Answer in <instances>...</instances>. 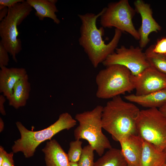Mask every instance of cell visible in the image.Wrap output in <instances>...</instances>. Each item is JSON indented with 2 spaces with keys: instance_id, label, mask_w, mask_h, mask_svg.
Segmentation results:
<instances>
[{
  "instance_id": "7",
  "label": "cell",
  "mask_w": 166,
  "mask_h": 166,
  "mask_svg": "<svg viewBox=\"0 0 166 166\" xmlns=\"http://www.w3.org/2000/svg\"><path fill=\"white\" fill-rule=\"evenodd\" d=\"M136 128L144 140L166 152V117L158 108L140 110Z\"/></svg>"
},
{
  "instance_id": "20",
  "label": "cell",
  "mask_w": 166,
  "mask_h": 166,
  "mask_svg": "<svg viewBox=\"0 0 166 166\" xmlns=\"http://www.w3.org/2000/svg\"><path fill=\"white\" fill-rule=\"evenodd\" d=\"M153 46L151 45L144 52L150 66L166 75V55L154 53Z\"/></svg>"
},
{
  "instance_id": "30",
  "label": "cell",
  "mask_w": 166,
  "mask_h": 166,
  "mask_svg": "<svg viewBox=\"0 0 166 166\" xmlns=\"http://www.w3.org/2000/svg\"><path fill=\"white\" fill-rule=\"evenodd\" d=\"M4 127V123L2 119L0 118V132L3 131Z\"/></svg>"
},
{
  "instance_id": "32",
  "label": "cell",
  "mask_w": 166,
  "mask_h": 166,
  "mask_svg": "<svg viewBox=\"0 0 166 166\" xmlns=\"http://www.w3.org/2000/svg\"><path fill=\"white\" fill-rule=\"evenodd\" d=\"M162 166H166V163H165Z\"/></svg>"
},
{
  "instance_id": "28",
  "label": "cell",
  "mask_w": 166,
  "mask_h": 166,
  "mask_svg": "<svg viewBox=\"0 0 166 166\" xmlns=\"http://www.w3.org/2000/svg\"><path fill=\"white\" fill-rule=\"evenodd\" d=\"M9 8L2 5H0V21L4 19L7 15Z\"/></svg>"
},
{
  "instance_id": "6",
  "label": "cell",
  "mask_w": 166,
  "mask_h": 166,
  "mask_svg": "<svg viewBox=\"0 0 166 166\" xmlns=\"http://www.w3.org/2000/svg\"><path fill=\"white\" fill-rule=\"evenodd\" d=\"M32 10V7L25 0L9 8L7 16L0 22V41L16 62V56L22 49L21 40L18 37L17 27Z\"/></svg>"
},
{
  "instance_id": "15",
  "label": "cell",
  "mask_w": 166,
  "mask_h": 166,
  "mask_svg": "<svg viewBox=\"0 0 166 166\" xmlns=\"http://www.w3.org/2000/svg\"><path fill=\"white\" fill-rule=\"evenodd\" d=\"M124 98L130 102L144 107L158 109L166 103V88L145 95L131 94L125 96Z\"/></svg>"
},
{
  "instance_id": "25",
  "label": "cell",
  "mask_w": 166,
  "mask_h": 166,
  "mask_svg": "<svg viewBox=\"0 0 166 166\" xmlns=\"http://www.w3.org/2000/svg\"><path fill=\"white\" fill-rule=\"evenodd\" d=\"M13 152L8 153L4 149L3 151V160L1 166H15L13 159Z\"/></svg>"
},
{
  "instance_id": "27",
  "label": "cell",
  "mask_w": 166,
  "mask_h": 166,
  "mask_svg": "<svg viewBox=\"0 0 166 166\" xmlns=\"http://www.w3.org/2000/svg\"><path fill=\"white\" fill-rule=\"evenodd\" d=\"M6 97L3 94L0 95V112L3 116L5 115L6 113L5 111L4 104L6 101Z\"/></svg>"
},
{
  "instance_id": "2",
  "label": "cell",
  "mask_w": 166,
  "mask_h": 166,
  "mask_svg": "<svg viewBox=\"0 0 166 166\" xmlns=\"http://www.w3.org/2000/svg\"><path fill=\"white\" fill-rule=\"evenodd\" d=\"M140 111L134 104L125 101L120 96L115 97L103 107L102 128L118 142L129 136L137 135L136 126Z\"/></svg>"
},
{
  "instance_id": "24",
  "label": "cell",
  "mask_w": 166,
  "mask_h": 166,
  "mask_svg": "<svg viewBox=\"0 0 166 166\" xmlns=\"http://www.w3.org/2000/svg\"><path fill=\"white\" fill-rule=\"evenodd\" d=\"M8 51L0 41V67H6L10 61Z\"/></svg>"
},
{
  "instance_id": "4",
  "label": "cell",
  "mask_w": 166,
  "mask_h": 166,
  "mask_svg": "<svg viewBox=\"0 0 166 166\" xmlns=\"http://www.w3.org/2000/svg\"><path fill=\"white\" fill-rule=\"evenodd\" d=\"M103 107L98 105L91 110L77 114L75 118L79 123L74 131L75 139L87 141L100 156L105 149L112 148L108 139L102 132Z\"/></svg>"
},
{
  "instance_id": "19",
  "label": "cell",
  "mask_w": 166,
  "mask_h": 166,
  "mask_svg": "<svg viewBox=\"0 0 166 166\" xmlns=\"http://www.w3.org/2000/svg\"><path fill=\"white\" fill-rule=\"evenodd\" d=\"M121 150L111 148L94 162L93 166H126Z\"/></svg>"
},
{
  "instance_id": "11",
  "label": "cell",
  "mask_w": 166,
  "mask_h": 166,
  "mask_svg": "<svg viewBox=\"0 0 166 166\" xmlns=\"http://www.w3.org/2000/svg\"><path fill=\"white\" fill-rule=\"evenodd\" d=\"M135 9L139 14L141 24L138 31L140 35L139 47L143 49L150 41L149 34L152 32H157L161 27L153 18V12L149 4L142 0H136L134 2Z\"/></svg>"
},
{
  "instance_id": "16",
  "label": "cell",
  "mask_w": 166,
  "mask_h": 166,
  "mask_svg": "<svg viewBox=\"0 0 166 166\" xmlns=\"http://www.w3.org/2000/svg\"><path fill=\"white\" fill-rule=\"evenodd\" d=\"M166 161V152L158 149L143 140L139 166H162Z\"/></svg>"
},
{
  "instance_id": "26",
  "label": "cell",
  "mask_w": 166,
  "mask_h": 166,
  "mask_svg": "<svg viewBox=\"0 0 166 166\" xmlns=\"http://www.w3.org/2000/svg\"><path fill=\"white\" fill-rule=\"evenodd\" d=\"M24 0H0V5L3 6L8 8H11L16 4L22 2Z\"/></svg>"
},
{
  "instance_id": "13",
  "label": "cell",
  "mask_w": 166,
  "mask_h": 166,
  "mask_svg": "<svg viewBox=\"0 0 166 166\" xmlns=\"http://www.w3.org/2000/svg\"><path fill=\"white\" fill-rule=\"evenodd\" d=\"M0 68V92L8 100L12 95L15 84L27 74L26 69L23 68Z\"/></svg>"
},
{
  "instance_id": "10",
  "label": "cell",
  "mask_w": 166,
  "mask_h": 166,
  "mask_svg": "<svg viewBox=\"0 0 166 166\" xmlns=\"http://www.w3.org/2000/svg\"><path fill=\"white\" fill-rule=\"evenodd\" d=\"M135 95H147L166 88V75L150 66L139 75H131Z\"/></svg>"
},
{
  "instance_id": "18",
  "label": "cell",
  "mask_w": 166,
  "mask_h": 166,
  "mask_svg": "<svg viewBox=\"0 0 166 166\" xmlns=\"http://www.w3.org/2000/svg\"><path fill=\"white\" fill-rule=\"evenodd\" d=\"M29 4L35 10V16L39 19L42 21L46 18L52 19L56 24L60 22L56 13L58 10L56 4L49 0H26Z\"/></svg>"
},
{
  "instance_id": "1",
  "label": "cell",
  "mask_w": 166,
  "mask_h": 166,
  "mask_svg": "<svg viewBox=\"0 0 166 166\" xmlns=\"http://www.w3.org/2000/svg\"><path fill=\"white\" fill-rule=\"evenodd\" d=\"M103 12L102 10L97 14L87 13L79 14L81 24L78 39L80 45L83 48L91 64L95 68L102 63L110 54L115 52L121 38L122 32L115 29L111 41L106 43L103 40L104 28H98L97 21Z\"/></svg>"
},
{
  "instance_id": "33",
  "label": "cell",
  "mask_w": 166,
  "mask_h": 166,
  "mask_svg": "<svg viewBox=\"0 0 166 166\" xmlns=\"http://www.w3.org/2000/svg\"><path fill=\"white\" fill-rule=\"evenodd\" d=\"M126 166H129V165L127 164Z\"/></svg>"
},
{
  "instance_id": "9",
  "label": "cell",
  "mask_w": 166,
  "mask_h": 166,
  "mask_svg": "<svg viewBox=\"0 0 166 166\" xmlns=\"http://www.w3.org/2000/svg\"><path fill=\"white\" fill-rule=\"evenodd\" d=\"M142 50L139 46H131L127 48L121 45L117 47L102 64L105 67L113 65L124 66L129 70L132 75L137 76L150 66Z\"/></svg>"
},
{
  "instance_id": "29",
  "label": "cell",
  "mask_w": 166,
  "mask_h": 166,
  "mask_svg": "<svg viewBox=\"0 0 166 166\" xmlns=\"http://www.w3.org/2000/svg\"><path fill=\"white\" fill-rule=\"evenodd\" d=\"M161 113L166 117V103L158 108Z\"/></svg>"
},
{
  "instance_id": "3",
  "label": "cell",
  "mask_w": 166,
  "mask_h": 166,
  "mask_svg": "<svg viewBox=\"0 0 166 166\" xmlns=\"http://www.w3.org/2000/svg\"><path fill=\"white\" fill-rule=\"evenodd\" d=\"M77 121L68 113L60 115L58 119L48 127L38 131H30L22 123H16L21 138L14 142L12 149L14 153L21 152L26 158L33 156L37 147L42 142L50 140L56 134L64 129L69 130L77 124Z\"/></svg>"
},
{
  "instance_id": "14",
  "label": "cell",
  "mask_w": 166,
  "mask_h": 166,
  "mask_svg": "<svg viewBox=\"0 0 166 166\" xmlns=\"http://www.w3.org/2000/svg\"><path fill=\"white\" fill-rule=\"evenodd\" d=\"M42 151L46 166H69L67 154L55 140L47 142Z\"/></svg>"
},
{
  "instance_id": "31",
  "label": "cell",
  "mask_w": 166,
  "mask_h": 166,
  "mask_svg": "<svg viewBox=\"0 0 166 166\" xmlns=\"http://www.w3.org/2000/svg\"><path fill=\"white\" fill-rule=\"evenodd\" d=\"M69 166H78L77 162H69Z\"/></svg>"
},
{
  "instance_id": "8",
  "label": "cell",
  "mask_w": 166,
  "mask_h": 166,
  "mask_svg": "<svg viewBox=\"0 0 166 166\" xmlns=\"http://www.w3.org/2000/svg\"><path fill=\"white\" fill-rule=\"evenodd\" d=\"M102 10L103 12L100 17L101 26L104 28L115 27L122 32L127 33L135 39L139 40L138 31L132 22L136 12L128 0L110 2Z\"/></svg>"
},
{
  "instance_id": "23",
  "label": "cell",
  "mask_w": 166,
  "mask_h": 166,
  "mask_svg": "<svg viewBox=\"0 0 166 166\" xmlns=\"http://www.w3.org/2000/svg\"><path fill=\"white\" fill-rule=\"evenodd\" d=\"M152 51L156 54L166 55V37L162 38L155 45H153Z\"/></svg>"
},
{
  "instance_id": "12",
  "label": "cell",
  "mask_w": 166,
  "mask_h": 166,
  "mask_svg": "<svg viewBox=\"0 0 166 166\" xmlns=\"http://www.w3.org/2000/svg\"><path fill=\"white\" fill-rule=\"evenodd\" d=\"M122 153L127 164L139 166L143 140L138 135L129 136L119 141Z\"/></svg>"
},
{
  "instance_id": "21",
  "label": "cell",
  "mask_w": 166,
  "mask_h": 166,
  "mask_svg": "<svg viewBox=\"0 0 166 166\" xmlns=\"http://www.w3.org/2000/svg\"><path fill=\"white\" fill-rule=\"evenodd\" d=\"M93 148L90 144L84 146L81 154L77 162L78 166H93L94 154Z\"/></svg>"
},
{
  "instance_id": "34",
  "label": "cell",
  "mask_w": 166,
  "mask_h": 166,
  "mask_svg": "<svg viewBox=\"0 0 166 166\" xmlns=\"http://www.w3.org/2000/svg\"><path fill=\"white\" fill-rule=\"evenodd\" d=\"M165 163H166V162H165Z\"/></svg>"
},
{
  "instance_id": "5",
  "label": "cell",
  "mask_w": 166,
  "mask_h": 166,
  "mask_svg": "<svg viewBox=\"0 0 166 166\" xmlns=\"http://www.w3.org/2000/svg\"><path fill=\"white\" fill-rule=\"evenodd\" d=\"M132 74L125 66L113 65L100 70L96 77L97 97L112 99L134 89L131 80Z\"/></svg>"
},
{
  "instance_id": "17",
  "label": "cell",
  "mask_w": 166,
  "mask_h": 166,
  "mask_svg": "<svg viewBox=\"0 0 166 166\" xmlns=\"http://www.w3.org/2000/svg\"><path fill=\"white\" fill-rule=\"evenodd\" d=\"M31 89L30 83L27 74L15 85L12 95L8 100L9 105L15 109L25 106L29 98Z\"/></svg>"
},
{
  "instance_id": "22",
  "label": "cell",
  "mask_w": 166,
  "mask_h": 166,
  "mask_svg": "<svg viewBox=\"0 0 166 166\" xmlns=\"http://www.w3.org/2000/svg\"><path fill=\"white\" fill-rule=\"evenodd\" d=\"M82 142L79 140H76L69 143V148L67 154L69 162H77L82 153Z\"/></svg>"
}]
</instances>
